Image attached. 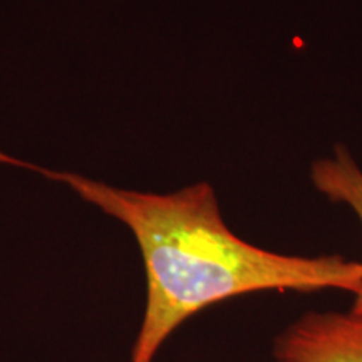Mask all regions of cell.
Returning <instances> with one entry per match:
<instances>
[{
	"mask_svg": "<svg viewBox=\"0 0 362 362\" xmlns=\"http://www.w3.org/2000/svg\"><path fill=\"white\" fill-rule=\"evenodd\" d=\"M0 163L66 185L131 230L146 272V307L129 362H153L181 324L226 298L265 291L362 288V262L341 255H285L252 245L221 218L215 189L202 181L175 193L121 189L47 170L0 151Z\"/></svg>",
	"mask_w": 362,
	"mask_h": 362,
	"instance_id": "6da1fadb",
	"label": "cell"
},
{
	"mask_svg": "<svg viewBox=\"0 0 362 362\" xmlns=\"http://www.w3.org/2000/svg\"><path fill=\"white\" fill-rule=\"evenodd\" d=\"M310 180L317 192L330 202L344 203L352 208L362 225V170L357 166L349 149L337 144L332 156L314 161ZM351 312L362 315V288L356 293Z\"/></svg>",
	"mask_w": 362,
	"mask_h": 362,
	"instance_id": "3957f363",
	"label": "cell"
},
{
	"mask_svg": "<svg viewBox=\"0 0 362 362\" xmlns=\"http://www.w3.org/2000/svg\"><path fill=\"white\" fill-rule=\"evenodd\" d=\"M274 356L279 362H362V315L309 312L279 334Z\"/></svg>",
	"mask_w": 362,
	"mask_h": 362,
	"instance_id": "7a4b0ae2",
	"label": "cell"
}]
</instances>
